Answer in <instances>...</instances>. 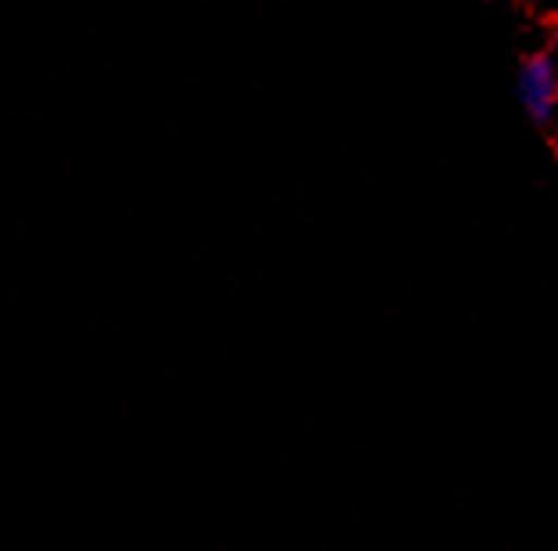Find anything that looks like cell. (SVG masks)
<instances>
[{"mask_svg": "<svg viewBox=\"0 0 558 551\" xmlns=\"http://www.w3.org/2000/svg\"><path fill=\"white\" fill-rule=\"evenodd\" d=\"M520 96L523 107L534 115V121H548L555 115V100H558V75L551 61L534 58L530 64H523L520 72Z\"/></svg>", "mask_w": 558, "mask_h": 551, "instance_id": "cell-1", "label": "cell"}]
</instances>
